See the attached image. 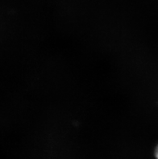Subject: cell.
Instances as JSON below:
<instances>
[{
    "label": "cell",
    "instance_id": "obj_1",
    "mask_svg": "<svg viewBox=\"0 0 158 159\" xmlns=\"http://www.w3.org/2000/svg\"><path fill=\"white\" fill-rule=\"evenodd\" d=\"M155 156H156V159H158V145L157 147L156 148V150H155Z\"/></svg>",
    "mask_w": 158,
    "mask_h": 159
}]
</instances>
